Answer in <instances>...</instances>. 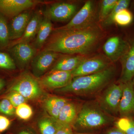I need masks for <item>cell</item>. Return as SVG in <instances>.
I'll use <instances>...</instances> for the list:
<instances>
[{
    "label": "cell",
    "mask_w": 134,
    "mask_h": 134,
    "mask_svg": "<svg viewBox=\"0 0 134 134\" xmlns=\"http://www.w3.org/2000/svg\"><path fill=\"white\" fill-rule=\"evenodd\" d=\"M103 35L100 27L95 24L78 30H54L43 50L83 55L96 48Z\"/></svg>",
    "instance_id": "6da1fadb"
},
{
    "label": "cell",
    "mask_w": 134,
    "mask_h": 134,
    "mask_svg": "<svg viewBox=\"0 0 134 134\" xmlns=\"http://www.w3.org/2000/svg\"><path fill=\"white\" fill-rule=\"evenodd\" d=\"M114 72L113 67H108L95 74L73 77L68 85L56 91L59 92L77 93L95 91L108 83L113 76Z\"/></svg>",
    "instance_id": "7a4b0ae2"
},
{
    "label": "cell",
    "mask_w": 134,
    "mask_h": 134,
    "mask_svg": "<svg viewBox=\"0 0 134 134\" xmlns=\"http://www.w3.org/2000/svg\"><path fill=\"white\" fill-rule=\"evenodd\" d=\"M96 10L93 2H86L82 7L64 26L56 30H73L84 29L95 24Z\"/></svg>",
    "instance_id": "3957f363"
},
{
    "label": "cell",
    "mask_w": 134,
    "mask_h": 134,
    "mask_svg": "<svg viewBox=\"0 0 134 134\" xmlns=\"http://www.w3.org/2000/svg\"><path fill=\"white\" fill-rule=\"evenodd\" d=\"M9 90L18 92L26 99L38 98L42 94L39 82L34 77L28 74L20 76Z\"/></svg>",
    "instance_id": "277c9868"
},
{
    "label": "cell",
    "mask_w": 134,
    "mask_h": 134,
    "mask_svg": "<svg viewBox=\"0 0 134 134\" xmlns=\"http://www.w3.org/2000/svg\"><path fill=\"white\" fill-rule=\"evenodd\" d=\"M76 120L79 126L84 128L100 126L109 121L108 117L103 113L86 106L82 108Z\"/></svg>",
    "instance_id": "5b68a950"
},
{
    "label": "cell",
    "mask_w": 134,
    "mask_h": 134,
    "mask_svg": "<svg viewBox=\"0 0 134 134\" xmlns=\"http://www.w3.org/2000/svg\"><path fill=\"white\" fill-rule=\"evenodd\" d=\"M77 8L76 5L73 3H55L46 9L44 12V16L53 21H66L75 15Z\"/></svg>",
    "instance_id": "8992f818"
},
{
    "label": "cell",
    "mask_w": 134,
    "mask_h": 134,
    "mask_svg": "<svg viewBox=\"0 0 134 134\" xmlns=\"http://www.w3.org/2000/svg\"><path fill=\"white\" fill-rule=\"evenodd\" d=\"M108 66V63L107 60L101 56L86 58L72 71V77L95 74L106 68Z\"/></svg>",
    "instance_id": "52a82bcc"
},
{
    "label": "cell",
    "mask_w": 134,
    "mask_h": 134,
    "mask_svg": "<svg viewBox=\"0 0 134 134\" xmlns=\"http://www.w3.org/2000/svg\"><path fill=\"white\" fill-rule=\"evenodd\" d=\"M38 2L32 0H0V14L13 18Z\"/></svg>",
    "instance_id": "ba28073f"
},
{
    "label": "cell",
    "mask_w": 134,
    "mask_h": 134,
    "mask_svg": "<svg viewBox=\"0 0 134 134\" xmlns=\"http://www.w3.org/2000/svg\"><path fill=\"white\" fill-rule=\"evenodd\" d=\"M127 42V49L120 59L122 65L120 81L122 83L132 81L134 77V37Z\"/></svg>",
    "instance_id": "9c48e42d"
},
{
    "label": "cell",
    "mask_w": 134,
    "mask_h": 134,
    "mask_svg": "<svg viewBox=\"0 0 134 134\" xmlns=\"http://www.w3.org/2000/svg\"><path fill=\"white\" fill-rule=\"evenodd\" d=\"M72 78V71H55L43 77L39 83L40 85L47 88L57 90L66 86Z\"/></svg>",
    "instance_id": "30bf717a"
},
{
    "label": "cell",
    "mask_w": 134,
    "mask_h": 134,
    "mask_svg": "<svg viewBox=\"0 0 134 134\" xmlns=\"http://www.w3.org/2000/svg\"><path fill=\"white\" fill-rule=\"evenodd\" d=\"M128 47L127 41L118 36L108 38L103 46V49L107 57L111 60L115 61L120 59Z\"/></svg>",
    "instance_id": "8fae6325"
},
{
    "label": "cell",
    "mask_w": 134,
    "mask_h": 134,
    "mask_svg": "<svg viewBox=\"0 0 134 134\" xmlns=\"http://www.w3.org/2000/svg\"><path fill=\"white\" fill-rule=\"evenodd\" d=\"M60 54L53 51L43 50L33 58L32 66L35 74L40 76L51 66Z\"/></svg>",
    "instance_id": "7c38bea8"
},
{
    "label": "cell",
    "mask_w": 134,
    "mask_h": 134,
    "mask_svg": "<svg viewBox=\"0 0 134 134\" xmlns=\"http://www.w3.org/2000/svg\"><path fill=\"white\" fill-rule=\"evenodd\" d=\"M32 18L29 11H24L13 18L8 25L10 40L18 39L23 36Z\"/></svg>",
    "instance_id": "4fadbf2b"
},
{
    "label": "cell",
    "mask_w": 134,
    "mask_h": 134,
    "mask_svg": "<svg viewBox=\"0 0 134 134\" xmlns=\"http://www.w3.org/2000/svg\"><path fill=\"white\" fill-rule=\"evenodd\" d=\"M122 84H113L106 90L102 98V103L107 109L112 112L119 111L120 101L122 97Z\"/></svg>",
    "instance_id": "5bb4252c"
},
{
    "label": "cell",
    "mask_w": 134,
    "mask_h": 134,
    "mask_svg": "<svg viewBox=\"0 0 134 134\" xmlns=\"http://www.w3.org/2000/svg\"><path fill=\"white\" fill-rule=\"evenodd\" d=\"M10 52L19 65H27L36 56L37 49L29 43H20L12 47Z\"/></svg>",
    "instance_id": "9a60e30c"
},
{
    "label": "cell",
    "mask_w": 134,
    "mask_h": 134,
    "mask_svg": "<svg viewBox=\"0 0 134 134\" xmlns=\"http://www.w3.org/2000/svg\"><path fill=\"white\" fill-rule=\"evenodd\" d=\"M122 93L119 111L123 116L130 114L134 111V87L133 81L122 83Z\"/></svg>",
    "instance_id": "2e32d148"
},
{
    "label": "cell",
    "mask_w": 134,
    "mask_h": 134,
    "mask_svg": "<svg viewBox=\"0 0 134 134\" xmlns=\"http://www.w3.org/2000/svg\"><path fill=\"white\" fill-rule=\"evenodd\" d=\"M42 18L40 13L34 14L32 16L23 36L18 39L10 43L9 46L10 48L20 43H29L35 38Z\"/></svg>",
    "instance_id": "e0dca14e"
},
{
    "label": "cell",
    "mask_w": 134,
    "mask_h": 134,
    "mask_svg": "<svg viewBox=\"0 0 134 134\" xmlns=\"http://www.w3.org/2000/svg\"><path fill=\"white\" fill-rule=\"evenodd\" d=\"M86 58L83 55L64 56L59 58L51 72L55 71H72L79 66Z\"/></svg>",
    "instance_id": "ac0fdd59"
},
{
    "label": "cell",
    "mask_w": 134,
    "mask_h": 134,
    "mask_svg": "<svg viewBox=\"0 0 134 134\" xmlns=\"http://www.w3.org/2000/svg\"><path fill=\"white\" fill-rule=\"evenodd\" d=\"M52 21L46 17L43 18L39 27L34 43V46L36 49H40L44 45L52 31Z\"/></svg>",
    "instance_id": "d6986e66"
},
{
    "label": "cell",
    "mask_w": 134,
    "mask_h": 134,
    "mask_svg": "<svg viewBox=\"0 0 134 134\" xmlns=\"http://www.w3.org/2000/svg\"><path fill=\"white\" fill-rule=\"evenodd\" d=\"M68 102V100L65 99L50 97L45 101V107L52 118L57 120L61 111Z\"/></svg>",
    "instance_id": "ffe728a7"
},
{
    "label": "cell",
    "mask_w": 134,
    "mask_h": 134,
    "mask_svg": "<svg viewBox=\"0 0 134 134\" xmlns=\"http://www.w3.org/2000/svg\"><path fill=\"white\" fill-rule=\"evenodd\" d=\"M76 115L75 105L68 102L61 111L57 121L61 124L70 125L76 119Z\"/></svg>",
    "instance_id": "44dd1931"
},
{
    "label": "cell",
    "mask_w": 134,
    "mask_h": 134,
    "mask_svg": "<svg viewBox=\"0 0 134 134\" xmlns=\"http://www.w3.org/2000/svg\"><path fill=\"white\" fill-rule=\"evenodd\" d=\"M10 40L8 25L5 17L0 14V48L8 46Z\"/></svg>",
    "instance_id": "7402d4cb"
},
{
    "label": "cell",
    "mask_w": 134,
    "mask_h": 134,
    "mask_svg": "<svg viewBox=\"0 0 134 134\" xmlns=\"http://www.w3.org/2000/svg\"><path fill=\"white\" fill-rule=\"evenodd\" d=\"M133 19L132 12L126 9L121 10L114 16L113 22L120 26H126L132 23Z\"/></svg>",
    "instance_id": "603a6c76"
},
{
    "label": "cell",
    "mask_w": 134,
    "mask_h": 134,
    "mask_svg": "<svg viewBox=\"0 0 134 134\" xmlns=\"http://www.w3.org/2000/svg\"><path fill=\"white\" fill-rule=\"evenodd\" d=\"M38 126L41 134H55L57 123L54 119H43L39 121Z\"/></svg>",
    "instance_id": "cb8c5ba5"
},
{
    "label": "cell",
    "mask_w": 134,
    "mask_h": 134,
    "mask_svg": "<svg viewBox=\"0 0 134 134\" xmlns=\"http://www.w3.org/2000/svg\"><path fill=\"white\" fill-rule=\"evenodd\" d=\"M130 3V1L129 0H118L110 14L103 21L104 25L107 26L114 23V16L121 10L126 9L129 6Z\"/></svg>",
    "instance_id": "d4e9b609"
},
{
    "label": "cell",
    "mask_w": 134,
    "mask_h": 134,
    "mask_svg": "<svg viewBox=\"0 0 134 134\" xmlns=\"http://www.w3.org/2000/svg\"><path fill=\"white\" fill-rule=\"evenodd\" d=\"M116 127L125 134H134V120L127 117L121 118L116 121Z\"/></svg>",
    "instance_id": "484cf974"
},
{
    "label": "cell",
    "mask_w": 134,
    "mask_h": 134,
    "mask_svg": "<svg viewBox=\"0 0 134 134\" xmlns=\"http://www.w3.org/2000/svg\"><path fill=\"white\" fill-rule=\"evenodd\" d=\"M118 0H104L101 2L100 11L99 14V19L100 21H104Z\"/></svg>",
    "instance_id": "4316f807"
},
{
    "label": "cell",
    "mask_w": 134,
    "mask_h": 134,
    "mask_svg": "<svg viewBox=\"0 0 134 134\" xmlns=\"http://www.w3.org/2000/svg\"><path fill=\"white\" fill-rule=\"evenodd\" d=\"M15 113L20 119L26 120L31 118L33 114V111L30 105L24 103L16 107Z\"/></svg>",
    "instance_id": "83f0119b"
},
{
    "label": "cell",
    "mask_w": 134,
    "mask_h": 134,
    "mask_svg": "<svg viewBox=\"0 0 134 134\" xmlns=\"http://www.w3.org/2000/svg\"><path fill=\"white\" fill-rule=\"evenodd\" d=\"M0 68L7 70L15 69L14 60L7 53L0 52Z\"/></svg>",
    "instance_id": "f1b7e54d"
},
{
    "label": "cell",
    "mask_w": 134,
    "mask_h": 134,
    "mask_svg": "<svg viewBox=\"0 0 134 134\" xmlns=\"http://www.w3.org/2000/svg\"><path fill=\"white\" fill-rule=\"evenodd\" d=\"M6 98L9 100L15 108H16L23 103H25L27 100L20 93L15 91L11 92L8 94Z\"/></svg>",
    "instance_id": "f546056e"
},
{
    "label": "cell",
    "mask_w": 134,
    "mask_h": 134,
    "mask_svg": "<svg viewBox=\"0 0 134 134\" xmlns=\"http://www.w3.org/2000/svg\"><path fill=\"white\" fill-rule=\"evenodd\" d=\"M0 113L7 115H13L15 113V110L9 100L5 98L0 101Z\"/></svg>",
    "instance_id": "4dcf8cb0"
},
{
    "label": "cell",
    "mask_w": 134,
    "mask_h": 134,
    "mask_svg": "<svg viewBox=\"0 0 134 134\" xmlns=\"http://www.w3.org/2000/svg\"><path fill=\"white\" fill-rule=\"evenodd\" d=\"M57 129L55 134H73L70 125L59 123L56 120Z\"/></svg>",
    "instance_id": "1f68e13d"
},
{
    "label": "cell",
    "mask_w": 134,
    "mask_h": 134,
    "mask_svg": "<svg viewBox=\"0 0 134 134\" xmlns=\"http://www.w3.org/2000/svg\"><path fill=\"white\" fill-rule=\"evenodd\" d=\"M10 124V121L8 118L0 115V133L8 129Z\"/></svg>",
    "instance_id": "d6a6232c"
},
{
    "label": "cell",
    "mask_w": 134,
    "mask_h": 134,
    "mask_svg": "<svg viewBox=\"0 0 134 134\" xmlns=\"http://www.w3.org/2000/svg\"><path fill=\"white\" fill-rule=\"evenodd\" d=\"M108 134H125L124 132L119 129H113L110 130L108 132Z\"/></svg>",
    "instance_id": "836d02e7"
},
{
    "label": "cell",
    "mask_w": 134,
    "mask_h": 134,
    "mask_svg": "<svg viewBox=\"0 0 134 134\" xmlns=\"http://www.w3.org/2000/svg\"><path fill=\"white\" fill-rule=\"evenodd\" d=\"M5 82L3 79L0 78V91L5 86Z\"/></svg>",
    "instance_id": "e575fe53"
},
{
    "label": "cell",
    "mask_w": 134,
    "mask_h": 134,
    "mask_svg": "<svg viewBox=\"0 0 134 134\" xmlns=\"http://www.w3.org/2000/svg\"><path fill=\"white\" fill-rule=\"evenodd\" d=\"M19 134H31L30 133H29V132H26V131H23L22 132H20L19 133Z\"/></svg>",
    "instance_id": "d590c367"
},
{
    "label": "cell",
    "mask_w": 134,
    "mask_h": 134,
    "mask_svg": "<svg viewBox=\"0 0 134 134\" xmlns=\"http://www.w3.org/2000/svg\"><path fill=\"white\" fill-rule=\"evenodd\" d=\"M133 83L134 87V77H133Z\"/></svg>",
    "instance_id": "8d00e7d4"
}]
</instances>
